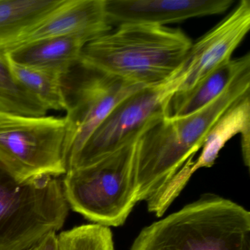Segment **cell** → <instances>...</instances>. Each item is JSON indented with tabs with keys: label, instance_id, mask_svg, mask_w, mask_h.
Here are the masks:
<instances>
[{
	"label": "cell",
	"instance_id": "8",
	"mask_svg": "<svg viewBox=\"0 0 250 250\" xmlns=\"http://www.w3.org/2000/svg\"><path fill=\"white\" fill-rule=\"evenodd\" d=\"M82 68L84 74L74 83L65 78L67 109L64 118L66 123L64 161L66 170L109 113L124 99L147 87Z\"/></svg>",
	"mask_w": 250,
	"mask_h": 250
},
{
	"label": "cell",
	"instance_id": "12",
	"mask_svg": "<svg viewBox=\"0 0 250 250\" xmlns=\"http://www.w3.org/2000/svg\"><path fill=\"white\" fill-rule=\"evenodd\" d=\"M238 134H241V148L244 164L250 167V99L247 95L234 104L216 121L208 133L197 160L188 159L170 181L175 191H181L192 174L203 167L214 165L225 144Z\"/></svg>",
	"mask_w": 250,
	"mask_h": 250
},
{
	"label": "cell",
	"instance_id": "10",
	"mask_svg": "<svg viewBox=\"0 0 250 250\" xmlns=\"http://www.w3.org/2000/svg\"><path fill=\"white\" fill-rule=\"evenodd\" d=\"M112 30L105 0H65L44 20L0 47V51L5 52L36 41L68 36L83 38L90 42Z\"/></svg>",
	"mask_w": 250,
	"mask_h": 250
},
{
	"label": "cell",
	"instance_id": "15",
	"mask_svg": "<svg viewBox=\"0 0 250 250\" xmlns=\"http://www.w3.org/2000/svg\"><path fill=\"white\" fill-rule=\"evenodd\" d=\"M65 0H0V47L44 20Z\"/></svg>",
	"mask_w": 250,
	"mask_h": 250
},
{
	"label": "cell",
	"instance_id": "3",
	"mask_svg": "<svg viewBox=\"0 0 250 250\" xmlns=\"http://www.w3.org/2000/svg\"><path fill=\"white\" fill-rule=\"evenodd\" d=\"M131 250H250V213L206 194L145 228Z\"/></svg>",
	"mask_w": 250,
	"mask_h": 250
},
{
	"label": "cell",
	"instance_id": "1",
	"mask_svg": "<svg viewBox=\"0 0 250 250\" xmlns=\"http://www.w3.org/2000/svg\"><path fill=\"white\" fill-rule=\"evenodd\" d=\"M193 42L179 29L122 24L90 41L79 66L144 87L170 80Z\"/></svg>",
	"mask_w": 250,
	"mask_h": 250
},
{
	"label": "cell",
	"instance_id": "16",
	"mask_svg": "<svg viewBox=\"0 0 250 250\" xmlns=\"http://www.w3.org/2000/svg\"><path fill=\"white\" fill-rule=\"evenodd\" d=\"M8 61L14 77L20 85L47 111H66L64 77L49 71L21 66Z\"/></svg>",
	"mask_w": 250,
	"mask_h": 250
},
{
	"label": "cell",
	"instance_id": "4",
	"mask_svg": "<svg viewBox=\"0 0 250 250\" xmlns=\"http://www.w3.org/2000/svg\"><path fill=\"white\" fill-rule=\"evenodd\" d=\"M68 210L62 181L20 179L0 160V250L33 248L62 228Z\"/></svg>",
	"mask_w": 250,
	"mask_h": 250
},
{
	"label": "cell",
	"instance_id": "20",
	"mask_svg": "<svg viewBox=\"0 0 250 250\" xmlns=\"http://www.w3.org/2000/svg\"><path fill=\"white\" fill-rule=\"evenodd\" d=\"M30 250H38V246H36V247H33V248L30 249Z\"/></svg>",
	"mask_w": 250,
	"mask_h": 250
},
{
	"label": "cell",
	"instance_id": "7",
	"mask_svg": "<svg viewBox=\"0 0 250 250\" xmlns=\"http://www.w3.org/2000/svg\"><path fill=\"white\" fill-rule=\"evenodd\" d=\"M176 85L172 79L145 87L121 102L95 130L66 172L89 166L137 140L149 127L168 116Z\"/></svg>",
	"mask_w": 250,
	"mask_h": 250
},
{
	"label": "cell",
	"instance_id": "6",
	"mask_svg": "<svg viewBox=\"0 0 250 250\" xmlns=\"http://www.w3.org/2000/svg\"><path fill=\"white\" fill-rule=\"evenodd\" d=\"M65 134L64 118L0 111V160L21 180L58 178L66 173Z\"/></svg>",
	"mask_w": 250,
	"mask_h": 250
},
{
	"label": "cell",
	"instance_id": "11",
	"mask_svg": "<svg viewBox=\"0 0 250 250\" xmlns=\"http://www.w3.org/2000/svg\"><path fill=\"white\" fill-rule=\"evenodd\" d=\"M233 0H105L111 25L165 26L228 11Z\"/></svg>",
	"mask_w": 250,
	"mask_h": 250
},
{
	"label": "cell",
	"instance_id": "17",
	"mask_svg": "<svg viewBox=\"0 0 250 250\" xmlns=\"http://www.w3.org/2000/svg\"><path fill=\"white\" fill-rule=\"evenodd\" d=\"M0 111L37 117L44 116L48 112L17 81L2 51H0Z\"/></svg>",
	"mask_w": 250,
	"mask_h": 250
},
{
	"label": "cell",
	"instance_id": "19",
	"mask_svg": "<svg viewBox=\"0 0 250 250\" xmlns=\"http://www.w3.org/2000/svg\"><path fill=\"white\" fill-rule=\"evenodd\" d=\"M37 246L38 250H60L57 232L48 234Z\"/></svg>",
	"mask_w": 250,
	"mask_h": 250
},
{
	"label": "cell",
	"instance_id": "14",
	"mask_svg": "<svg viewBox=\"0 0 250 250\" xmlns=\"http://www.w3.org/2000/svg\"><path fill=\"white\" fill-rule=\"evenodd\" d=\"M250 70V55L231 59L206 76L192 88L172 95L168 116L182 117L206 107L244 73Z\"/></svg>",
	"mask_w": 250,
	"mask_h": 250
},
{
	"label": "cell",
	"instance_id": "18",
	"mask_svg": "<svg viewBox=\"0 0 250 250\" xmlns=\"http://www.w3.org/2000/svg\"><path fill=\"white\" fill-rule=\"evenodd\" d=\"M58 236L60 250H115L112 231L98 224L75 227Z\"/></svg>",
	"mask_w": 250,
	"mask_h": 250
},
{
	"label": "cell",
	"instance_id": "2",
	"mask_svg": "<svg viewBox=\"0 0 250 250\" xmlns=\"http://www.w3.org/2000/svg\"><path fill=\"white\" fill-rule=\"evenodd\" d=\"M250 70L206 107L186 116L165 117L140 136L136 151L138 202L153 197L194 157L216 121L234 104L250 95Z\"/></svg>",
	"mask_w": 250,
	"mask_h": 250
},
{
	"label": "cell",
	"instance_id": "13",
	"mask_svg": "<svg viewBox=\"0 0 250 250\" xmlns=\"http://www.w3.org/2000/svg\"><path fill=\"white\" fill-rule=\"evenodd\" d=\"M88 41L77 36L30 42L2 52L14 63L49 71L65 77L80 64Z\"/></svg>",
	"mask_w": 250,
	"mask_h": 250
},
{
	"label": "cell",
	"instance_id": "9",
	"mask_svg": "<svg viewBox=\"0 0 250 250\" xmlns=\"http://www.w3.org/2000/svg\"><path fill=\"white\" fill-rule=\"evenodd\" d=\"M250 28V2L241 0L222 21L192 43L184 62L171 78L176 92L192 88L204 77L230 61Z\"/></svg>",
	"mask_w": 250,
	"mask_h": 250
},
{
	"label": "cell",
	"instance_id": "5",
	"mask_svg": "<svg viewBox=\"0 0 250 250\" xmlns=\"http://www.w3.org/2000/svg\"><path fill=\"white\" fill-rule=\"evenodd\" d=\"M137 140L96 163L66 172L62 181V190L74 211L108 228L124 225L138 203Z\"/></svg>",
	"mask_w": 250,
	"mask_h": 250
}]
</instances>
